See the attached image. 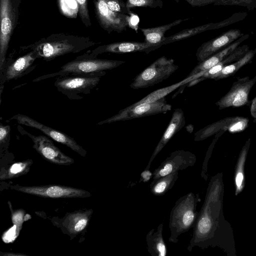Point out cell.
<instances>
[{"instance_id": "21", "label": "cell", "mask_w": 256, "mask_h": 256, "mask_svg": "<svg viewBox=\"0 0 256 256\" xmlns=\"http://www.w3.org/2000/svg\"><path fill=\"white\" fill-rule=\"evenodd\" d=\"M249 50V46L247 44L238 46L218 64L205 72H204L200 78L190 82L188 86H192L205 79H212L224 68L242 58Z\"/></svg>"}, {"instance_id": "32", "label": "cell", "mask_w": 256, "mask_h": 256, "mask_svg": "<svg viewBox=\"0 0 256 256\" xmlns=\"http://www.w3.org/2000/svg\"><path fill=\"white\" fill-rule=\"evenodd\" d=\"M214 6H236L246 7L248 10H256V0H222Z\"/></svg>"}, {"instance_id": "19", "label": "cell", "mask_w": 256, "mask_h": 256, "mask_svg": "<svg viewBox=\"0 0 256 256\" xmlns=\"http://www.w3.org/2000/svg\"><path fill=\"white\" fill-rule=\"evenodd\" d=\"M185 123V118L182 109L179 108L175 109L166 130L156 146L145 168L150 169L152 162L156 156L162 150L172 138L184 126Z\"/></svg>"}, {"instance_id": "5", "label": "cell", "mask_w": 256, "mask_h": 256, "mask_svg": "<svg viewBox=\"0 0 256 256\" xmlns=\"http://www.w3.org/2000/svg\"><path fill=\"white\" fill-rule=\"evenodd\" d=\"M178 68L174 59L162 56L136 75L130 87L136 90L152 86L167 79Z\"/></svg>"}, {"instance_id": "17", "label": "cell", "mask_w": 256, "mask_h": 256, "mask_svg": "<svg viewBox=\"0 0 256 256\" xmlns=\"http://www.w3.org/2000/svg\"><path fill=\"white\" fill-rule=\"evenodd\" d=\"M0 70L6 61L9 42L13 28L14 13L10 0H0Z\"/></svg>"}, {"instance_id": "35", "label": "cell", "mask_w": 256, "mask_h": 256, "mask_svg": "<svg viewBox=\"0 0 256 256\" xmlns=\"http://www.w3.org/2000/svg\"><path fill=\"white\" fill-rule=\"evenodd\" d=\"M126 20L128 28L134 30L136 33L138 32V29L140 22V18L138 14L132 11H130V14H127Z\"/></svg>"}, {"instance_id": "25", "label": "cell", "mask_w": 256, "mask_h": 256, "mask_svg": "<svg viewBox=\"0 0 256 256\" xmlns=\"http://www.w3.org/2000/svg\"><path fill=\"white\" fill-rule=\"evenodd\" d=\"M250 144V138H249L242 148L236 166L234 178L236 196L240 194L245 186L244 166Z\"/></svg>"}, {"instance_id": "10", "label": "cell", "mask_w": 256, "mask_h": 256, "mask_svg": "<svg viewBox=\"0 0 256 256\" xmlns=\"http://www.w3.org/2000/svg\"><path fill=\"white\" fill-rule=\"evenodd\" d=\"M12 190L25 194L50 198H77L90 196V193L82 189L60 185L40 186H12Z\"/></svg>"}, {"instance_id": "18", "label": "cell", "mask_w": 256, "mask_h": 256, "mask_svg": "<svg viewBox=\"0 0 256 256\" xmlns=\"http://www.w3.org/2000/svg\"><path fill=\"white\" fill-rule=\"evenodd\" d=\"M162 46V44H148L145 42H114L100 46L94 50L90 55L96 58L98 54L102 53L126 54L136 52H144L146 54L154 51Z\"/></svg>"}, {"instance_id": "29", "label": "cell", "mask_w": 256, "mask_h": 256, "mask_svg": "<svg viewBox=\"0 0 256 256\" xmlns=\"http://www.w3.org/2000/svg\"><path fill=\"white\" fill-rule=\"evenodd\" d=\"M256 54V48L249 50L242 58L224 68L212 79L219 80L234 74L240 68L250 62Z\"/></svg>"}, {"instance_id": "3", "label": "cell", "mask_w": 256, "mask_h": 256, "mask_svg": "<svg viewBox=\"0 0 256 256\" xmlns=\"http://www.w3.org/2000/svg\"><path fill=\"white\" fill-rule=\"evenodd\" d=\"M124 62L122 60L100 59L85 54L64 64L58 72L38 76L32 82H38L55 76L96 74L111 70Z\"/></svg>"}, {"instance_id": "14", "label": "cell", "mask_w": 256, "mask_h": 256, "mask_svg": "<svg viewBox=\"0 0 256 256\" xmlns=\"http://www.w3.org/2000/svg\"><path fill=\"white\" fill-rule=\"evenodd\" d=\"M196 161V156L190 152L175 150L154 170L152 180L192 166Z\"/></svg>"}, {"instance_id": "8", "label": "cell", "mask_w": 256, "mask_h": 256, "mask_svg": "<svg viewBox=\"0 0 256 256\" xmlns=\"http://www.w3.org/2000/svg\"><path fill=\"white\" fill-rule=\"evenodd\" d=\"M171 109V104L167 103L166 98L164 97L152 102L143 103L134 106L130 105L120 110L112 116L98 122V124L102 125L160 114H166Z\"/></svg>"}, {"instance_id": "9", "label": "cell", "mask_w": 256, "mask_h": 256, "mask_svg": "<svg viewBox=\"0 0 256 256\" xmlns=\"http://www.w3.org/2000/svg\"><path fill=\"white\" fill-rule=\"evenodd\" d=\"M256 83V76L238 78L234 82L229 91L222 97L215 104L220 110L228 108H238L250 105V92Z\"/></svg>"}, {"instance_id": "22", "label": "cell", "mask_w": 256, "mask_h": 256, "mask_svg": "<svg viewBox=\"0 0 256 256\" xmlns=\"http://www.w3.org/2000/svg\"><path fill=\"white\" fill-rule=\"evenodd\" d=\"M92 210L76 211L70 213L63 220V226L71 235H76L87 226Z\"/></svg>"}, {"instance_id": "1", "label": "cell", "mask_w": 256, "mask_h": 256, "mask_svg": "<svg viewBox=\"0 0 256 256\" xmlns=\"http://www.w3.org/2000/svg\"><path fill=\"white\" fill-rule=\"evenodd\" d=\"M224 184L222 173L213 176L208 184L203 205L198 213L187 250L218 246L228 255H235L232 230L222 212Z\"/></svg>"}, {"instance_id": "16", "label": "cell", "mask_w": 256, "mask_h": 256, "mask_svg": "<svg viewBox=\"0 0 256 256\" xmlns=\"http://www.w3.org/2000/svg\"><path fill=\"white\" fill-rule=\"evenodd\" d=\"M244 34L238 29H231L220 36L203 43L197 50L196 57L200 62L225 48Z\"/></svg>"}, {"instance_id": "26", "label": "cell", "mask_w": 256, "mask_h": 256, "mask_svg": "<svg viewBox=\"0 0 256 256\" xmlns=\"http://www.w3.org/2000/svg\"><path fill=\"white\" fill-rule=\"evenodd\" d=\"M202 72H200L190 76H187L186 79L179 82L178 83L166 88L157 90H155L150 94L144 98L139 101L136 102L132 104L131 106H134L143 103H148L156 102L162 98L165 97L166 95L178 88V86L188 83L196 78H200L202 76Z\"/></svg>"}, {"instance_id": "38", "label": "cell", "mask_w": 256, "mask_h": 256, "mask_svg": "<svg viewBox=\"0 0 256 256\" xmlns=\"http://www.w3.org/2000/svg\"><path fill=\"white\" fill-rule=\"evenodd\" d=\"M152 176L153 174L150 170V169L145 168L140 174L139 182H148Z\"/></svg>"}, {"instance_id": "20", "label": "cell", "mask_w": 256, "mask_h": 256, "mask_svg": "<svg viewBox=\"0 0 256 256\" xmlns=\"http://www.w3.org/2000/svg\"><path fill=\"white\" fill-rule=\"evenodd\" d=\"M248 34H244L225 48L214 54L198 64L192 70L188 76H190L200 72L208 70L214 66L236 48L241 43L248 39Z\"/></svg>"}, {"instance_id": "15", "label": "cell", "mask_w": 256, "mask_h": 256, "mask_svg": "<svg viewBox=\"0 0 256 256\" xmlns=\"http://www.w3.org/2000/svg\"><path fill=\"white\" fill-rule=\"evenodd\" d=\"M95 8L96 16L102 27L108 32L121 33L128 28L127 14L116 13L108 7L106 0H96Z\"/></svg>"}, {"instance_id": "6", "label": "cell", "mask_w": 256, "mask_h": 256, "mask_svg": "<svg viewBox=\"0 0 256 256\" xmlns=\"http://www.w3.org/2000/svg\"><path fill=\"white\" fill-rule=\"evenodd\" d=\"M38 58L36 52L31 49L26 53L14 57L10 55L0 70V98L4 84L28 74L36 67V60Z\"/></svg>"}, {"instance_id": "40", "label": "cell", "mask_w": 256, "mask_h": 256, "mask_svg": "<svg viewBox=\"0 0 256 256\" xmlns=\"http://www.w3.org/2000/svg\"><path fill=\"white\" fill-rule=\"evenodd\" d=\"M174 1H175L176 2H179V0H174Z\"/></svg>"}, {"instance_id": "37", "label": "cell", "mask_w": 256, "mask_h": 256, "mask_svg": "<svg viewBox=\"0 0 256 256\" xmlns=\"http://www.w3.org/2000/svg\"><path fill=\"white\" fill-rule=\"evenodd\" d=\"M190 6L192 7L202 6L216 2L222 0H185Z\"/></svg>"}, {"instance_id": "23", "label": "cell", "mask_w": 256, "mask_h": 256, "mask_svg": "<svg viewBox=\"0 0 256 256\" xmlns=\"http://www.w3.org/2000/svg\"><path fill=\"white\" fill-rule=\"evenodd\" d=\"M163 223H160L156 230L152 228L148 232L146 236L147 249L152 256H166L167 248L163 235Z\"/></svg>"}, {"instance_id": "13", "label": "cell", "mask_w": 256, "mask_h": 256, "mask_svg": "<svg viewBox=\"0 0 256 256\" xmlns=\"http://www.w3.org/2000/svg\"><path fill=\"white\" fill-rule=\"evenodd\" d=\"M249 119L244 116L227 117L208 125L194 134V140L199 142L222 131L240 132L248 126Z\"/></svg>"}, {"instance_id": "39", "label": "cell", "mask_w": 256, "mask_h": 256, "mask_svg": "<svg viewBox=\"0 0 256 256\" xmlns=\"http://www.w3.org/2000/svg\"><path fill=\"white\" fill-rule=\"evenodd\" d=\"M250 114L256 119V96L252 100L250 107Z\"/></svg>"}, {"instance_id": "36", "label": "cell", "mask_w": 256, "mask_h": 256, "mask_svg": "<svg viewBox=\"0 0 256 256\" xmlns=\"http://www.w3.org/2000/svg\"><path fill=\"white\" fill-rule=\"evenodd\" d=\"M79 8L80 16L85 22H90L87 0H76Z\"/></svg>"}, {"instance_id": "31", "label": "cell", "mask_w": 256, "mask_h": 256, "mask_svg": "<svg viewBox=\"0 0 256 256\" xmlns=\"http://www.w3.org/2000/svg\"><path fill=\"white\" fill-rule=\"evenodd\" d=\"M60 9L66 16L74 18L79 10L76 0H59Z\"/></svg>"}, {"instance_id": "7", "label": "cell", "mask_w": 256, "mask_h": 256, "mask_svg": "<svg viewBox=\"0 0 256 256\" xmlns=\"http://www.w3.org/2000/svg\"><path fill=\"white\" fill-rule=\"evenodd\" d=\"M90 46L87 42L68 39L49 40L42 41L30 47L38 58L50 62L60 56L78 52Z\"/></svg>"}, {"instance_id": "12", "label": "cell", "mask_w": 256, "mask_h": 256, "mask_svg": "<svg viewBox=\"0 0 256 256\" xmlns=\"http://www.w3.org/2000/svg\"><path fill=\"white\" fill-rule=\"evenodd\" d=\"M20 132L30 137L33 142L32 148L46 160L58 165H70L74 160L64 154L47 136H34L20 128Z\"/></svg>"}, {"instance_id": "27", "label": "cell", "mask_w": 256, "mask_h": 256, "mask_svg": "<svg viewBox=\"0 0 256 256\" xmlns=\"http://www.w3.org/2000/svg\"><path fill=\"white\" fill-rule=\"evenodd\" d=\"M176 172L153 180L150 184V191L156 196H162L172 189L178 178Z\"/></svg>"}, {"instance_id": "4", "label": "cell", "mask_w": 256, "mask_h": 256, "mask_svg": "<svg viewBox=\"0 0 256 256\" xmlns=\"http://www.w3.org/2000/svg\"><path fill=\"white\" fill-rule=\"evenodd\" d=\"M106 71L82 75L59 76L54 82L57 90L72 100H80L90 94L98 84Z\"/></svg>"}, {"instance_id": "2", "label": "cell", "mask_w": 256, "mask_h": 256, "mask_svg": "<svg viewBox=\"0 0 256 256\" xmlns=\"http://www.w3.org/2000/svg\"><path fill=\"white\" fill-rule=\"evenodd\" d=\"M200 200L198 194H194L192 192L181 196L176 200L170 215V242L177 243L181 234L194 227L198 213L196 211V206Z\"/></svg>"}, {"instance_id": "33", "label": "cell", "mask_w": 256, "mask_h": 256, "mask_svg": "<svg viewBox=\"0 0 256 256\" xmlns=\"http://www.w3.org/2000/svg\"><path fill=\"white\" fill-rule=\"evenodd\" d=\"M109 8L114 12L128 14L130 10L127 8L126 4L124 0H106Z\"/></svg>"}, {"instance_id": "11", "label": "cell", "mask_w": 256, "mask_h": 256, "mask_svg": "<svg viewBox=\"0 0 256 256\" xmlns=\"http://www.w3.org/2000/svg\"><path fill=\"white\" fill-rule=\"evenodd\" d=\"M15 120L18 124L36 128L58 142L68 147L82 156H85L86 151L79 145L73 138L66 134L46 126L30 116L17 114L10 118Z\"/></svg>"}, {"instance_id": "34", "label": "cell", "mask_w": 256, "mask_h": 256, "mask_svg": "<svg viewBox=\"0 0 256 256\" xmlns=\"http://www.w3.org/2000/svg\"><path fill=\"white\" fill-rule=\"evenodd\" d=\"M10 127L0 123V152L8 148L10 140Z\"/></svg>"}, {"instance_id": "24", "label": "cell", "mask_w": 256, "mask_h": 256, "mask_svg": "<svg viewBox=\"0 0 256 256\" xmlns=\"http://www.w3.org/2000/svg\"><path fill=\"white\" fill-rule=\"evenodd\" d=\"M190 18L176 20L170 23L162 26L150 28H142L139 29L142 32L145 42L154 44H162L165 33L172 27L177 26L183 22L190 20Z\"/></svg>"}, {"instance_id": "30", "label": "cell", "mask_w": 256, "mask_h": 256, "mask_svg": "<svg viewBox=\"0 0 256 256\" xmlns=\"http://www.w3.org/2000/svg\"><path fill=\"white\" fill-rule=\"evenodd\" d=\"M126 6L128 10L136 8H162V0H126Z\"/></svg>"}, {"instance_id": "28", "label": "cell", "mask_w": 256, "mask_h": 256, "mask_svg": "<svg viewBox=\"0 0 256 256\" xmlns=\"http://www.w3.org/2000/svg\"><path fill=\"white\" fill-rule=\"evenodd\" d=\"M32 162V160L28 159L14 162L7 168H2L0 180H10L26 174L29 172Z\"/></svg>"}]
</instances>
